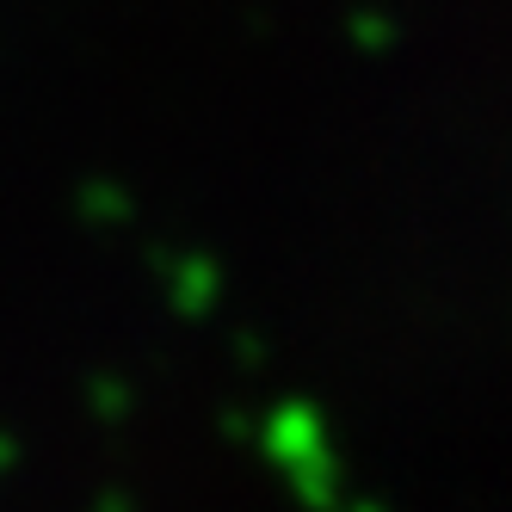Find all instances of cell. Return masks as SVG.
<instances>
[{
  "label": "cell",
  "mask_w": 512,
  "mask_h": 512,
  "mask_svg": "<svg viewBox=\"0 0 512 512\" xmlns=\"http://www.w3.org/2000/svg\"><path fill=\"white\" fill-rule=\"evenodd\" d=\"M260 451L278 469H297V463H309L321 451H334V438H327V420L309 408V401H284V408H272L266 426H260Z\"/></svg>",
  "instance_id": "1"
},
{
  "label": "cell",
  "mask_w": 512,
  "mask_h": 512,
  "mask_svg": "<svg viewBox=\"0 0 512 512\" xmlns=\"http://www.w3.org/2000/svg\"><path fill=\"white\" fill-rule=\"evenodd\" d=\"M161 284H167V303L186 321H204L223 297V272H216L210 253H161Z\"/></svg>",
  "instance_id": "2"
},
{
  "label": "cell",
  "mask_w": 512,
  "mask_h": 512,
  "mask_svg": "<svg viewBox=\"0 0 512 512\" xmlns=\"http://www.w3.org/2000/svg\"><path fill=\"white\" fill-rule=\"evenodd\" d=\"M278 475H284V488L297 494L303 512H340V500H346V488H340V457L334 451H321V457H309L297 469H278Z\"/></svg>",
  "instance_id": "3"
},
{
  "label": "cell",
  "mask_w": 512,
  "mask_h": 512,
  "mask_svg": "<svg viewBox=\"0 0 512 512\" xmlns=\"http://www.w3.org/2000/svg\"><path fill=\"white\" fill-rule=\"evenodd\" d=\"M75 210H81V223H93V229H118V223H130V216H136V198L118 186V179L93 173L87 186L75 192Z\"/></svg>",
  "instance_id": "4"
},
{
  "label": "cell",
  "mask_w": 512,
  "mask_h": 512,
  "mask_svg": "<svg viewBox=\"0 0 512 512\" xmlns=\"http://www.w3.org/2000/svg\"><path fill=\"white\" fill-rule=\"evenodd\" d=\"M87 408H93V420H105V426H124V420L136 414V383H124L118 371H93V377H87Z\"/></svg>",
  "instance_id": "5"
},
{
  "label": "cell",
  "mask_w": 512,
  "mask_h": 512,
  "mask_svg": "<svg viewBox=\"0 0 512 512\" xmlns=\"http://www.w3.org/2000/svg\"><path fill=\"white\" fill-rule=\"evenodd\" d=\"M346 38H352L364 56H383V50L395 44V19H389V13H377V7H358V13H352V25H346Z\"/></svg>",
  "instance_id": "6"
},
{
  "label": "cell",
  "mask_w": 512,
  "mask_h": 512,
  "mask_svg": "<svg viewBox=\"0 0 512 512\" xmlns=\"http://www.w3.org/2000/svg\"><path fill=\"white\" fill-rule=\"evenodd\" d=\"M13 469H19V438H13V432H0V482H7Z\"/></svg>",
  "instance_id": "7"
},
{
  "label": "cell",
  "mask_w": 512,
  "mask_h": 512,
  "mask_svg": "<svg viewBox=\"0 0 512 512\" xmlns=\"http://www.w3.org/2000/svg\"><path fill=\"white\" fill-rule=\"evenodd\" d=\"M223 432H229V438H247L253 426H247V414H235V408H229V414H223Z\"/></svg>",
  "instance_id": "8"
},
{
  "label": "cell",
  "mask_w": 512,
  "mask_h": 512,
  "mask_svg": "<svg viewBox=\"0 0 512 512\" xmlns=\"http://www.w3.org/2000/svg\"><path fill=\"white\" fill-rule=\"evenodd\" d=\"M93 512H136V506H130L124 494H99V506H93Z\"/></svg>",
  "instance_id": "9"
},
{
  "label": "cell",
  "mask_w": 512,
  "mask_h": 512,
  "mask_svg": "<svg viewBox=\"0 0 512 512\" xmlns=\"http://www.w3.org/2000/svg\"><path fill=\"white\" fill-rule=\"evenodd\" d=\"M340 512H389V506H377V500H340Z\"/></svg>",
  "instance_id": "10"
}]
</instances>
